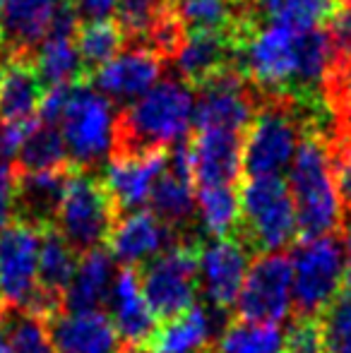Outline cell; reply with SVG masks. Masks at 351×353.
I'll return each mask as SVG.
<instances>
[{
    "mask_svg": "<svg viewBox=\"0 0 351 353\" xmlns=\"http://www.w3.org/2000/svg\"><path fill=\"white\" fill-rule=\"evenodd\" d=\"M195 89L181 77H164L116 116L111 157L169 149L185 140L195 111Z\"/></svg>",
    "mask_w": 351,
    "mask_h": 353,
    "instance_id": "1",
    "label": "cell"
},
{
    "mask_svg": "<svg viewBox=\"0 0 351 353\" xmlns=\"http://www.w3.org/2000/svg\"><path fill=\"white\" fill-rule=\"evenodd\" d=\"M289 190L296 207L301 241L334 236L344 223V205L337 190L330 144L320 137H303L291 161Z\"/></svg>",
    "mask_w": 351,
    "mask_h": 353,
    "instance_id": "2",
    "label": "cell"
},
{
    "mask_svg": "<svg viewBox=\"0 0 351 353\" xmlns=\"http://www.w3.org/2000/svg\"><path fill=\"white\" fill-rule=\"evenodd\" d=\"M239 200L241 214L234 238L248 248L250 255L279 252L296 241V207L284 178H245Z\"/></svg>",
    "mask_w": 351,
    "mask_h": 353,
    "instance_id": "3",
    "label": "cell"
},
{
    "mask_svg": "<svg viewBox=\"0 0 351 353\" xmlns=\"http://www.w3.org/2000/svg\"><path fill=\"white\" fill-rule=\"evenodd\" d=\"M118 210L103 176L72 166L53 226L72 245L77 255L106 248L118 221Z\"/></svg>",
    "mask_w": 351,
    "mask_h": 353,
    "instance_id": "4",
    "label": "cell"
},
{
    "mask_svg": "<svg viewBox=\"0 0 351 353\" xmlns=\"http://www.w3.org/2000/svg\"><path fill=\"white\" fill-rule=\"evenodd\" d=\"M200 248L202 241L197 236H183L137 270L142 293L157 320L166 322L195 305Z\"/></svg>",
    "mask_w": 351,
    "mask_h": 353,
    "instance_id": "5",
    "label": "cell"
},
{
    "mask_svg": "<svg viewBox=\"0 0 351 353\" xmlns=\"http://www.w3.org/2000/svg\"><path fill=\"white\" fill-rule=\"evenodd\" d=\"M301 140H303V132L289 94L267 97L263 108L245 130L243 176H279V171H284L294 161Z\"/></svg>",
    "mask_w": 351,
    "mask_h": 353,
    "instance_id": "6",
    "label": "cell"
},
{
    "mask_svg": "<svg viewBox=\"0 0 351 353\" xmlns=\"http://www.w3.org/2000/svg\"><path fill=\"white\" fill-rule=\"evenodd\" d=\"M294 265V315L318 317L347 283L344 241L334 236L301 241L291 255Z\"/></svg>",
    "mask_w": 351,
    "mask_h": 353,
    "instance_id": "7",
    "label": "cell"
},
{
    "mask_svg": "<svg viewBox=\"0 0 351 353\" xmlns=\"http://www.w3.org/2000/svg\"><path fill=\"white\" fill-rule=\"evenodd\" d=\"M58 125L75 168L94 171L103 159L111 157L116 113L113 103L99 94L92 82L72 87L70 101Z\"/></svg>",
    "mask_w": 351,
    "mask_h": 353,
    "instance_id": "8",
    "label": "cell"
},
{
    "mask_svg": "<svg viewBox=\"0 0 351 353\" xmlns=\"http://www.w3.org/2000/svg\"><path fill=\"white\" fill-rule=\"evenodd\" d=\"M294 310V265L284 250L255 255L236 298L234 320L279 327Z\"/></svg>",
    "mask_w": 351,
    "mask_h": 353,
    "instance_id": "9",
    "label": "cell"
},
{
    "mask_svg": "<svg viewBox=\"0 0 351 353\" xmlns=\"http://www.w3.org/2000/svg\"><path fill=\"white\" fill-rule=\"evenodd\" d=\"M41 228L12 219L0 231V288L10 307L27 310L39 291Z\"/></svg>",
    "mask_w": 351,
    "mask_h": 353,
    "instance_id": "10",
    "label": "cell"
},
{
    "mask_svg": "<svg viewBox=\"0 0 351 353\" xmlns=\"http://www.w3.org/2000/svg\"><path fill=\"white\" fill-rule=\"evenodd\" d=\"M250 250L239 238H214L202 243L197 260V288L207 305L226 310L236 305L245 274H248Z\"/></svg>",
    "mask_w": 351,
    "mask_h": 353,
    "instance_id": "11",
    "label": "cell"
},
{
    "mask_svg": "<svg viewBox=\"0 0 351 353\" xmlns=\"http://www.w3.org/2000/svg\"><path fill=\"white\" fill-rule=\"evenodd\" d=\"M181 238L152 210H135L118 216L106 248L121 267H137L169 250Z\"/></svg>",
    "mask_w": 351,
    "mask_h": 353,
    "instance_id": "12",
    "label": "cell"
},
{
    "mask_svg": "<svg viewBox=\"0 0 351 353\" xmlns=\"http://www.w3.org/2000/svg\"><path fill=\"white\" fill-rule=\"evenodd\" d=\"M243 142L245 132L195 130L190 135L192 178L197 188L229 185L239 188L243 181Z\"/></svg>",
    "mask_w": 351,
    "mask_h": 353,
    "instance_id": "13",
    "label": "cell"
},
{
    "mask_svg": "<svg viewBox=\"0 0 351 353\" xmlns=\"http://www.w3.org/2000/svg\"><path fill=\"white\" fill-rule=\"evenodd\" d=\"M164 61L145 46H130L89 77L92 87L108 101H137L161 79Z\"/></svg>",
    "mask_w": 351,
    "mask_h": 353,
    "instance_id": "14",
    "label": "cell"
},
{
    "mask_svg": "<svg viewBox=\"0 0 351 353\" xmlns=\"http://www.w3.org/2000/svg\"><path fill=\"white\" fill-rule=\"evenodd\" d=\"M169 152L154 149V152L137 154V157H113L108 159L103 183L116 202L118 214L140 210L154 190L157 178L166 168Z\"/></svg>",
    "mask_w": 351,
    "mask_h": 353,
    "instance_id": "15",
    "label": "cell"
},
{
    "mask_svg": "<svg viewBox=\"0 0 351 353\" xmlns=\"http://www.w3.org/2000/svg\"><path fill=\"white\" fill-rule=\"evenodd\" d=\"M226 327V310L192 305L178 317L161 322L145 349L150 353H205L212 349V339H219Z\"/></svg>",
    "mask_w": 351,
    "mask_h": 353,
    "instance_id": "16",
    "label": "cell"
},
{
    "mask_svg": "<svg viewBox=\"0 0 351 353\" xmlns=\"http://www.w3.org/2000/svg\"><path fill=\"white\" fill-rule=\"evenodd\" d=\"M108 312L126 346H147L157 332V317L140 286L137 267H121L108 296Z\"/></svg>",
    "mask_w": 351,
    "mask_h": 353,
    "instance_id": "17",
    "label": "cell"
},
{
    "mask_svg": "<svg viewBox=\"0 0 351 353\" xmlns=\"http://www.w3.org/2000/svg\"><path fill=\"white\" fill-rule=\"evenodd\" d=\"M239 41L231 34L188 32L181 51L174 58V65L178 77L197 89L226 68L239 65Z\"/></svg>",
    "mask_w": 351,
    "mask_h": 353,
    "instance_id": "18",
    "label": "cell"
},
{
    "mask_svg": "<svg viewBox=\"0 0 351 353\" xmlns=\"http://www.w3.org/2000/svg\"><path fill=\"white\" fill-rule=\"evenodd\" d=\"M58 353H118L121 336L103 312H58L46 322Z\"/></svg>",
    "mask_w": 351,
    "mask_h": 353,
    "instance_id": "19",
    "label": "cell"
},
{
    "mask_svg": "<svg viewBox=\"0 0 351 353\" xmlns=\"http://www.w3.org/2000/svg\"><path fill=\"white\" fill-rule=\"evenodd\" d=\"M61 0H5L0 19V46L10 56L34 58L51 29Z\"/></svg>",
    "mask_w": 351,
    "mask_h": 353,
    "instance_id": "20",
    "label": "cell"
},
{
    "mask_svg": "<svg viewBox=\"0 0 351 353\" xmlns=\"http://www.w3.org/2000/svg\"><path fill=\"white\" fill-rule=\"evenodd\" d=\"M43 84L34 70L32 58L0 51V118L8 123L39 121Z\"/></svg>",
    "mask_w": 351,
    "mask_h": 353,
    "instance_id": "21",
    "label": "cell"
},
{
    "mask_svg": "<svg viewBox=\"0 0 351 353\" xmlns=\"http://www.w3.org/2000/svg\"><path fill=\"white\" fill-rule=\"evenodd\" d=\"M70 171L72 166L61 168V171L39 173L17 171V183H14V219L39 228L51 226L56 221V212L61 207Z\"/></svg>",
    "mask_w": 351,
    "mask_h": 353,
    "instance_id": "22",
    "label": "cell"
},
{
    "mask_svg": "<svg viewBox=\"0 0 351 353\" xmlns=\"http://www.w3.org/2000/svg\"><path fill=\"white\" fill-rule=\"evenodd\" d=\"M113 255L108 248H97L80 255L77 272L70 286L63 293V310L66 312H101L108 303L116 272H113Z\"/></svg>",
    "mask_w": 351,
    "mask_h": 353,
    "instance_id": "23",
    "label": "cell"
},
{
    "mask_svg": "<svg viewBox=\"0 0 351 353\" xmlns=\"http://www.w3.org/2000/svg\"><path fill=\"white\" fill-rule=\"evenodd\" d=\"M32 63L43 89L89 82V72L80 58V51H77L75 37L46 34L41 46L34 51Z\"/></svg>",
    "mask_w": 351,
    "mask_h": 353,
    "instance_id": "24",
    "label": "cell"
},
{
    "mask_svg": "<svg viewBox=\"0 0 351 353\" xmlns=\"http://www.w3.org/2000/svg\"><path fill=\"white\" fill-rule=\"evenodd\" d=\"M70 166V154H68L63 132L58 130V125H48L41 121L27 132L14 157V168L19 173L61 171Z\"/></svg>",
    "mask_w": 351,
    "mask_h": 353,
    "instance_id": "25",
    "label": "cell"
},
{
    "mask_svg": "<svg viewBox=\"0 0 351 353\" xmlns=\"http://www.w3.org/2000/svg\"><path fill=\"white\" fill-rule=\"evenodd\" d=\"M77 262H80V255L58 233V228L53 223L43 226L41 243H39V288L63 298L77 272Z\"/></svg>",
    "mask_w": 351,
    "mask_h": 353,
    "instance_id": "26",
    "label": "cell"
},
{
    "mask_svg": "<svg viewBox=\"0 0 351 353\" xmlns=\"http://www.w3.org/2000/svg\"><path fill=\"white\" fill-rule=\"evenodd\" d=\"M202 231L212 238H234L239 228L241 200L236 188L205 185L195 192Z\"/></svg>",
    "mask_w": 351,
    "mask_h": 353,
    "instance_id": "27",
    "label": "cell"
},
{
    "mask_svg": "<svg viewBox=\"0 0 351 353\" xmlns=\"http://www.w3.org/2000/svg\"><path fill=\"white\" fill-rule=\"evenodd\" d=\"M75 41L82 63H85L89 77H92L99 68L106 65L111 58L118 56V51H121L128 39L126 32L121 29V24L116 19L106 17V19H92V22L80 24Z\"/></svg>",
    "mask_w": 351,
    "mask_h": 353,
    "instance_id": "28",
    "label": "cell"
},
{
    "mask_svg": "<svg viewBox=\"0 0 351 353\" xmlns=\"http://www.w3.org/2000/svg\"><path fill=\"white\" fill-rule=\"evenodd\" d=\"M214 353H281L284 332L272 325H250L231 320L224 334L212 346Z\"/></svg>",
    "mask_w": 351,
    "mask_h": 353,
    "instance_id": "29",
    "label": "cell"
},
{
    "mask_svg": "<svg viewBox=\"0 0 351 353\" xmlns=\"http://www.w3.org/2000/svg\"><path fill=\"white\" fill-rule=\"evenodd\" d=\"M320 353H351V286L332 298L328 307L318 317Z\"/></svg>",
    "mask_w": 351,
    "mask_h": 353,
    "instance_id": "30",
    "label": "cell"
},
{
    "mask_svg": "<svg viewBox=\"0 0 351 353\" xmlns=\"http://www.w3.org/2000/svg\"><path fill=\"white\" fill-rule=\"evenodd\" d=\"M337 5L339 0H279L267 19H277L296 32H310L325 27Z\"/></svg>",
    "mask_w": 351,
    "mask_h": 353,
    "instance_id": "31",
    "label": "cell"
},
{
    "mask_svg": "<svg viewBox=\"0 0 351 353\" xmlns=\"http://www.w3.org/2000/svg\"><path fill=\"white\" fill-rule=\"evenodd\" d=\"M10 353H58L46 322L17 307H10Z\"/></svg>",
    "mask_w": 351,
    "mask_h": 353,
    "instance_id": "32",
    "label": "cell"
},
{
    "mask_svg": "<svg viewBox=\"0 0 351 353\" xmlns=\"http://www.w3.org/2000/svg\"><path fill=\"white\" fill-rule=\"evenodd\" d=\"M166 0H118L116 3V22L126 32L128 43L137 46L140 39L145 37L147 27L152 24L154 14Z\"/></svg>",
    "mask_w": 351,
    "mask_h": 353,
    "instance_id": "33",
    "label": "cell"
},
{
    "mask_svg": "<svg viewBox=\"0 0 351 353\" xmlns=\"http://www.w3.org/2000/svg\"><path fill=\"white\" fill-rule=\"evenodd\" d=\"M323 94L337 118L339 135H351V65H334L325 79Z\"/></svg>",
    "mask_w": 351,
    "mask_h": 353,
    "instance_id": "34",
    "label": "cell"
},
{
    "mask_svg": "<svg viewBox=\"0 0 351 353\" xmlns=\"http://www.w3.org/2000/svg\"><path fill=\"white\" fill-rule=\"evenodd\" d=\"M328 37L332 43V68L351 65V0H339L337 10L328 19Z\"/></svg>",
    "mask_w": 351,
    "mask_h": 353,
    "instance_id": "35",
    "label": "cell"
},
{
    "mask_svg": "<svg viewBox=\"0 0 351 353\" xmlns=\"http://www.w3.org/2000/svg\"><path fill=\"white\" fill-rule=\"evenodd\" d=\"M330 154H332L334 181H337L344 212H351V135H339L330 144Z\"/></svg>",
    "mask_w": 351,
    "mask_h": 353,
    "instance_id": "36",
    "label": "cell"
},
{
    "mask_svg": "<svg viewBox=\"0 0 351 353\" xmlns=\"http://www.w3.org/2000/svg\"><path fill=\"white\" fill-rule=\"evenodd\" d=\"M34 123H8L0 118V161H12L17 157V149L22 140L27 137V132L37 125Z\"/></svg>",
    "mask_w": 351,
    "mask_h": 353,
    "instance_id": "37",
    "label": "cell"
},
{
    "mask_svg": "<svg viewBox=\"0 0 351 353\" xmlns=\"http://www.w3.org/2000/svg\"><path fill=\"white\" fill-rule=\"evenodd\" d=\"M118 0H72L77 14L85 19H106L111 17V12H116Z\"/></svg>",
    "mask_w": 351,
    "mask_h": 353,
    "instance_id": "38",
    "label": "cell"
},
{
    "mask_svg": "<svg viewBox=\"0 0 351 353\" xmlns=\"http://www.w3.org/2000/svg\"><path fill=\"white\" fill-rule=\"evenodd\" d=\"M14 219V185H0V231Z\"/></svg>",
    "mask_w": 351,
    "mask_h": 353,
    "instance_id": "39",
    "label": "cell"
},
{
    "mask_svg": "<svg viewBox=\"0 0 351 353\" xmlns=\"http://www.w3.org/2000/svg\"><path fill=\"white\" fill-rule=\"evenodd\" d=\"M0 353H10V305L0 307Z\"/></svg>",
    "mask_w": 351,
    "mask_h": 353,
    "instance_id": "40",
    "label": "cell"
},
{
    "mask_svg": "<svg viewBox=\"0 0 351 353\" xmlns=\"http://www.w3.org/2000/svg\"><path fill=\"white\" fill-rule=\"evenodd\" d=\"M342 241H344V252H347V283L351 286V212H344V223H342Z\"/></svg>",
    "mask_w": 351,
    "mask_h": 353,
    "instance_id": "41",
    "label": "cell"
},
{
    "mask_svg": "<svg viewBox=\"0 0 351 353\" xmlns=\"http://www.w3.org/2000/svg\"><path fill=\"white\" fill-rule=\"evenodd\" d=\"M250 5H253L260 17H265V14H272V10L279 5V0H250Z\"/></svg>",
    "mask_w": 351,
    "mask_h": 353,
    "instance_id": "42",
    "label": "cell"
},
{
    "mask_svg": "<svg viewBox=\"0 0 351 353\" xmlns=\"http://www.w3.org/2000/svg\"><path fill=\"white\" fill-rule=\"evenodd\" d=\"M118 353H150V351H147L145 346H126V344H123Z\"/></svg>",
    "mask_w": 351,
    "mask_h": 353,
    "instance_id": "43",
    "label": "cell"
},
{
    "mask_svg": "<svg viewBox=\"0 0 351 353\" xmlns=\"http://www.w3.org/2000/svg\"><path fill=\"white\" fill-rule=\"evenodd\" d=\"M8 303H5V298H3V288H0V307H5Z\"/></svg>",
    "mask_w": 351,
    "mask_h": 353,
    "instance_id": "44",
    "label": "cell"
},
{
    "mask_svg": "<svg viewBox=\"0 0 351 353\" xmlns=\"http://www.w3.org/2000/svg\"><path fill=\"white\" fill-rule=\"evenodd\" d=\"M3 8H5V0H0V19H3Z\"/></svg>",
    "mask_w": 351,
    "mask_h": 353,
    "instance_id": "45",
    "label": "cell"
},
{
    "mask_svg": "<svg viewBox=\"0 0 351 353\" xmlns=\"http://www.w3.org/2000/svg\"><path fill=\"white\" fill-rule=\"evenodd\" d=\"M205 353H214V351H212V349H207V351H205Z\"/></svg>",
    "mask_w": 351,
    "mask_h": 353,
    "instance_id": "46",
    "label": "cell"
},
{
    "mask_svg": "<svg viewBox=\"0 0 351 353\" xmlns=\"http://www.w3.org/2000/svg\"><path fill=\"white\" fill-rule=\"evenodd\" d=\"M245 3H250V0H245Z\"/></svg>",
    "mask_w": 351,
    "mask_h": 353,
    "instance_id": "47",
    "label": "cell"
}]
</instances>
